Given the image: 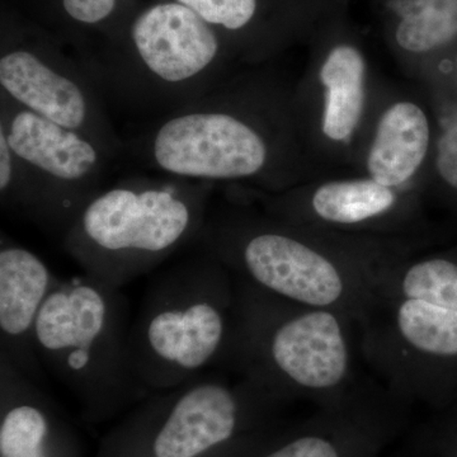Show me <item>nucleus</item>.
Returning a JSON list of instances; mask_svg holds the SVG:
<instances>
[{
  "instance_id": "1",
  "label": "nucleus",
  "mask_w": 457,
  "mask_h": 457,
  "mask_svg": "<svg viewBox=\"0 0 457 457\" xmlns=\"http://www.w3.org/2000/svg\"><path fill=\"white\" fill-rule=\"evenodd\" d=\"M236 278L287 302L359 319L384 276L408 252L380 237L347 236L269 215L213 213L197 239Z\"/></svg>"
},
{
  "instance_id": "2",
  "label": "nucleus",
  "mask_w": 457,
  "mask_h": 457,
  "mask_svg": "<svg viewBox=\"0 0 457 457\" xmlns=\"http://www.w3.org/2000/svg\"><path fill=\"white\" fill-rule=\"evenodd\" d=\"M286 121L284 102L273 90L222 83L125 141L126 153L162 176L255 183L278 194L288 177Z\"/></svg>"
},
{
  "instance_id": "3",
  "label": "nucleus",
  "mask_w": 457,
  "mask_h": 457,
  "mask_svg": "<svg viewBox=\"0 0 457 457\" xmlns=\"http://www.w3.org/2000/svg\"><path fill=\"white\" fill-rule=\"evenodd\" d=\"M236 330L227 365L281 399L338 404L361 383L359 324L290 303L236 278Z\"/></svg>"
},
{
  "instance_id": "4",
  "label": "nucleus",
  "mask_w": 457,
  "mask_h": 457,
  "mask_svg": "<svg viewBox=\"0 0 457 457\" xmlns=\"http://www.w3.org/2000/svg\"><path fill=\"white\" fill-rule=\"evenodd\" d=\"M213 185L129 177L99 189L62 234L83 273L122 288L196 243Z\"/></svg>"
},
{
  "instance_id": "5",
  "label": "nucleus",
  "mask_w": 457,
  "mask_h": 457,
  "mask_svg": "<svg viewBox=\"0 0 457 457\" xmlns=\"http://www.w3.org/2000/svg\"><path fill=\"white\" fill-rule=\"evenodd\" d=\"M236 303L233 273L203 249L156 276L131 321V360L141 384L168 390L227 365Z\"/></svg>"
},
{
  "instance_id": "6",
  "label": "nucleus",
  "mask_w": 457,
  "mask_h": 457,
  "mask_svg": "<svg viewBox=\"0 0 457 457\" xmlns=\"http://www.w3.org/2000/svg\"><path fill=\"white\" fill-rule=\"evenodd\" d=\"M225 60L216 29L171 0L137 13L106 53L78 62L106 104L161 119L224 83Z\"/></svg>"
},
{
  "instance_id": "7",
  "label": "nucleus",
  "mask_w": 457,
  "mask_h": 457,
  "mask_svg": "<svg viewBox=\"0 0 457 457\" xmlns=\"http://www.w3.org/2000/svg\"><path fill=\"white\" fill-rule=\"evenodd\" d=\"M129 309L122 288L83 273L59 279L38 317L36 351L42 366L95 413L150 392L132 365Z\"/></svg>"
},
{
  "instance_id": "8",
  "label": "nucleus",
  "mask_w": 457,
  "mask_h": 457,
  "mask_svg": "<svg viewBox=\"0 0 457 457\" xmlns=\"http://www.w3.org/2000/svg\"><path fill=\"white\" fill-rule=\"evenodd\" d=\"M359 324L361 359L393 396L435 399L457 385V311L376 294Z\"/></svg>"
},
{
  "instance_id": "9",
  "label": "nucleus",
  "mask_w": 457,
  "mask_h": 457,
  "mask_svg": "<svg viewBox=\"0 0 457 457\" xmlns=\"http://www.w3.org/2000/svg\"><path fill=\"white\" fill-rule=\"evenodd\" d=\"M0 134L25 163L31 183L29 220L64 234L104 187L113 159L89 137L45 119L0 92Z\"/></svg>"
},
{
  "instance_id": "10",
  "label": "nucleus",
  "mask_w": 457,
  "mask_h": 457,
  "mask_svg": "<svg viewBox=\"0 0 457 457\" xmlns=\"http://www.w3.org/2000/svg\"><path fill=\"white\" fill-rule=\"evenodd\" d=\"M279 396L252 378L200 375L146 403L152 457H203L233 441L246 414L278 403Z\"/></svg>"
},
{
  "instance_id": "11",
  "label": "nucleus",
  "mask_w": 457,
  "mask_h": 457,
  "mask_svg": "<svg viewBox=\"0 0 457 457\" xmlns=\"http://www.w3.org/2000/svg\"><path fill=\"white\" fill-rule=\"evenodd\" d=\"M0 92L45 119L86 135L116 162L126 143L106 102L79 62L38 45H12L0 55Z\"/></svg>"
},
{
  "instance_id": "12",
  "label": "nucleus",
  "mask_w": 457,
  "mask_h": 457,
  "mask_svg": "<svg viewBox=\"0 0 457 457\" xmlns=\"http://www.w3.org/2000/svg\"><path fill=\"white\" fill-rule=\"evenodd\" d=\"M261 203L273 218L356 237H376V231L394 230L405 213L399 189L370 177L330 180L303 194L264 195Z\"/></svg>"
},
{
  "instance_id": "13",
  "label": "nucleus",
  "mask_w": 457,
  "mask_h": 457,
  "mask_svg": "<svg viewBox=\"0 0 457 457\" xmlns=\"http://www.w3.org/2000/svg\"><path fill=\"white\" fill-rule=\"evenodd\" d=\"M59 279L37 254L2 236L0 359L37 384L42 363L36 351V326Z\"/></svg>"
},
{
  "instance_id": "14",
  "label": "nucleus",
  "mask_w": 457,
  "mask_h": 457,
  "mask_svg": "<svg viewBox=\"0 0 457 457\" xmlns=\"http://www.w3.org/2000/svg\"><path fill=\"white\" fill-rule=\"evenodd\" d=\"M431 145L426 111L411 101L392 104L380 117L368 154L370 179L399 189L422 167Z\"/></svg>"
},
{
  "instance_id": "15",
  "label": "nucleus",
  "mask_w": 457,
  "mask_h": 457,
  "mask_svg": "<svg viewBox=\"0 0 457 457\" xmlns=\"http://www.w3.org/2000/svg\"><path fill=\"white\" fill-rule=\"evenodd\" d=\"M0 457H54L53 420L37 383L0 359Z\"/></svg>"
},
{
  "instance_id": "16",
  "label": "nucleus",
  "mask_w": 457,
  "mask_h": 457,
  "mask_svg": "<svg viewBox=\"0 0 457 457\" xmlns=\"http://www.w3.org/2000/svg\"><path fill=\"white\" fill-rule=\"evenodd\" d=\"M366 64L353 45H337L320 68L324 87L321 131L328 139L345 143L362 119L365 106Z\"/></svg>"
},
{
  "instance_id": "17",
  "label": "nucleus",
  "mask_w": 457,
  "mask_h": 457,
  "mask_svg": "<svg viewBox=\"0 0 457 457\" xmlns=\"http://www.w3.org/2000/svg\"><path fill=\"white\" fill-rule=\"evenodd\" d=\"M376 293L423 300L457 311V253L409 255L384 276Z\"/></svg>"
},
{
  "instance_id": "18",
  "label": "nucleus",
  "mask_w": 457,
  "mask_h": 457,
  "mask_svg": "<svg viewBox=\"0 0 457 457\" xmlns=\"http://www.w3.org/2000/svg\"><path fill=\"white\" fill-rule=\"evenodd\" d=\"M394 41L404 53L426 55L457 40V0H393Z\"/></svg>"
},
{
  "instance_id": "19",
  "label": "nucleus",
  "mask_w": 457,
  "mask_h": 457,
  "mask_svg": "<svg viewBox=\"0 0 457 457\" xmlns=\"http://www.w3.org/2000/svg\"><path fill=\"white\" fill-rule=\"evenodd\" d=\"M203 18L213 29L240 32L257 17L258 0H173Z\"/></svg>"
},
{
  "instance_id": "20",
  "label": "nucleus",
  "mask_w": 457,
  "mask_h": 457,
  "mask_svg": "<svg viewBox=\"0 0 457 457\" xmlns=\"http://www.w3.org/2000/svg\"><path fill=\"white\" fill-rule=\"evenodd\" d=\"M69 20L84 27H97L108 22L119 11L120 0H60Z\"/></svg>"
},
{
  "instance_id": "21",
  "label": "nucleus",
  "mask_w": 457,
  "mask_h": 457,
  "mask_svg": "<svg viewBox=\"0 0 457 457\" xmlns=\"http://www.w3.org/2000/svg\"><path fill=\"white\" fill-rule=\"evenodd\" d=\"M263 457H343V453L333 438L308 433L286 442Z\"/></svg>"
},
{
  "instance_id": "22",
  "label": "nucleus",
  "mask_w": 457,
  "mask_h": 457,
  "mask_svg": "<svg viewBox=\"0 0 457 457\" xmlns=\"http://www.w3.org/2000/svg\"><path fill=\"white\" fill-rule=\"evenodd\" d=\"M435 162L440 179L457 194V123L442 132L436 145Z\"/></svg>"
},
{
  "instance_id": "23",
  "label": "nucleus",
  "mask_w": 457,
  "mask_h": 457,
  "mask_svg": "<svg viewBox=\"0 0 457 457\" xmlns=\"http://www.w3.org/2000/svg\"><path fill=\"white\" fill-rule=\"evenodd\" d=\"M456 65H457V59H456Z\"/></svg>"
}]
</instances>
